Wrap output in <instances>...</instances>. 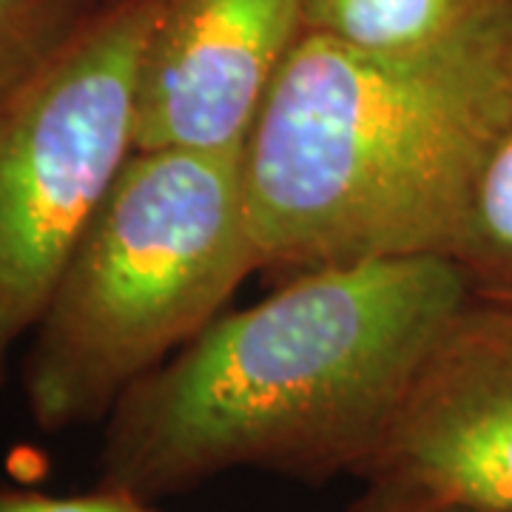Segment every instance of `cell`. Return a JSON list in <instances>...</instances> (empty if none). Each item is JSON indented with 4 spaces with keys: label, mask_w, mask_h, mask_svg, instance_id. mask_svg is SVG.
Masks as SVG:
<instances>
[{
    "label": "cell",
    "mask_w": 512,
    "mask_h": 512,
    "mask_svg": "<svg viewBox=\"0 0 512 512\" xmlns=\"http://www.w3.org/2000/svg\"><path fill=\"white\" fill-rule=\"evenodd\" d=\"M470 299L447 256L288 276L128 387L103 421L97 484L157 504L234 470L311 487L356 478Z\"/></svg>",
    "instance_id": "cell-1"
},
{
    "label": "cell",
    "mask_w": 512,
    "mask_h": 512,
    "mask_svg": "<svg viewBox=\"0 0 512 512\" xmlns=\"http://www.w3.org/2000/svg\"><path fill=\"white\" fill-rule=\"evenodd\" d=\"M512 111V0L413 49L302 32L242 151L259 271L453 256Z\"/></svg>",
    "instance_id": "cell-2"
},
{
    "label": "cell",
    "mask_w": 512,
    "mask_h": 512,
    "mask_svg": "<svg viewBox=\"0 0 512 512\" xmlns=\"http://www.w3.org/2000/svg\"><path fill=\"white\" fill-rule=\"evenodd\" d=\"M242 151H131L32 330L20 384L37 430L103 424L259 271Z\"/></svg>",
    "instance_id": "cell-3"
},
{
    "label": "cell",
    "mask_w": 512,
    "mask_h": 512,
    "mask_svg": "<svg viewBox=\"0 0 512 512\" xmlns=\"http://www.w3.org/2000/svg\"><path fill=\"white\" fill-rule=\"evenodd\" d=\"M163 0H106L0 109V390L134 151L137 77Z\"/></svg>",
    "instance_id": "cell-4"
},
{
    "label": "cell",
    "mask_w": 512,
    "mask_h": 512,
    "mask_svg": "<svg viewBox=\"0 0 512 512\" xmlns=\"http://www.w3.org/2000/svg\"><path fill=\"white\" fill-rule=\"evenodd\" d=\"M356 481L348 512H512V308L453 316Z\"/></svg>",
    "instance_id": "cell-5"
},
{
    "label": "cell",
    "mask_w": 512,
    "mask_h": 512,
    "mask_svg": "<svg viewBox=\"0 0 512 512\" xmlns=\"http://www.w3.org/2000/svg\"><path fill=\"white\" fill-rule=\"evenodd\" d=\"M305 32V0H163L134 100V148L242 151Z\"/></svg>",
    "instance_id": "cell-6"
},
{
    "label": "cell",
    "mask_w": 512,
    "mask_h": 512,
    "mask_svg": "<svg viewBox=\"0 0 512 512\" xmlns=\"http://www.w3.org/2000/svg\"><path fill=\"white\" fill-rule=\"evenodd\" d=\"M501 0H305V32L362 49H413L453 35Z\"/></svg>",
    "instance_id": "cell-7"
},
{
    "label": "cell",
    "mask_w": 512,
    "mask_h": 512,
    "mask_svg": "<svg viewBox=\"0 0 512 512\" xmlns=\"http://www.w3.org/2000/svg\"><path fill=\"white\" fill-rule=\"evenodd\" d=\"M450 259L473 299L512 308V111L478 174Z\"/></svg>",
    "instance_id": "cell-8"
},
{
    "label": "cell",
    "mask_w": 512,
    "mask_h": 512,
    "mask_svg": "<svg viewBox=\"0 0 512 512\" xmlns=\"http://www.w3.org/2000/svg\"><path fill=\"white\" fill-rule=\"evenodd\" d=\"M106 0H0V109L55 60Z\"/></svg>",
    "instance_id": "cell-9"
},
{
    "label": "cell",
    "mask_w": 512,
    "mask_h": 512,
    "mask_svg": "<svg viewBox=\"0 0 512 512\" xmlns=\"http://www.w3.org/2000/svg\"><path fill=\"white\" fill-rule=\"evenodd\" d=\"M0 512H160L134 493L103 487L80 495H46L0 484Z\"/></svg>",
    "instance_id": "cell-10"
}]
</instances>
